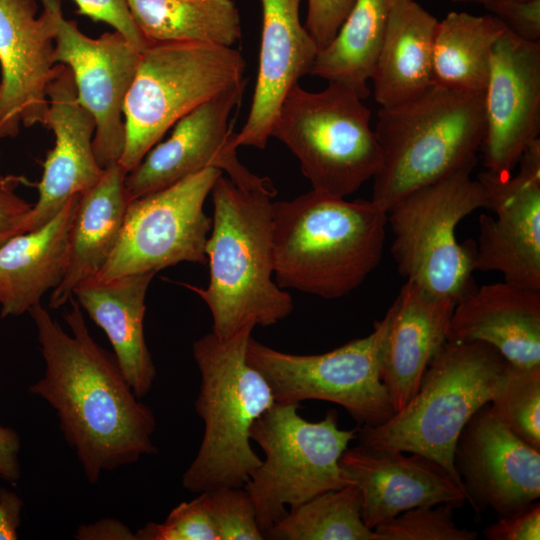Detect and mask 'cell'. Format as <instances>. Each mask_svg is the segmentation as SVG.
<instances>
[{"instance_id":"4fadbf2b","label":"cell","mask_w":540,"mask_h":540,"mask_svg":"<svg viewBox=\"0 0 540 540\" xmlns=\"http://www.w3.org/2000/svg\"><path fill=\"white\" fill-rule=\"evenodd\" d=\"M246 85L244 78L177 121L170 136L154 145L137 166L126 173L127 201L166 188L208 167L225 172L242 188L271 184L269 178L253 174L239 161L234 133L229 131L231 112L241 100Z\"/></svg>"},{"instance_id":"83f0119b","label":"cell","mask_w":540,"mask_h":540,"mask_svg":"<svg viewBox=\"0 0 540 540\" xmlns=\"http://www.w3.org/2000/svg\"><path fill=\"white\" fill-rule=\"evenodd\" d=\"M149 43L197 42L232 47L241 35L232 0H127Z\"/></svg>"},{"instance_id":"9c48e42d","label":"cell","mask_w":540,"mask_h":540,"mask_svg":"<svg viewBox=\"0 0 540 540\" xmlns=\"http://www.w3.org/2000/svg\"><path fill=\"white\" fill-rule=\"evenodd\" d=\"M298 403H278L253 424L250 438L265 458L244 489L263 534L294 508L326 491L351 484L340 465L357 428L338 427L336 410L317 422L304 419Z\"/></svg>"},{"instance_id":"e0dca14e","label":"cell","mask_w":540,"mask_h":540,"mask_svg":"<svg viewBox=\"0 0 540 540\" xmlns=\"http://www.w3.org/2000/svg\"><path fill=\"white\" fill-rule=\"evenodd\" d=\"M486 170L510 176L530 142L540 133V42L520 39L507 29L494 44L484 90Z\"/></svg>"},{"instance_id":"cb8c5ba5","label":"cell","mask_w":540,"mask_h":540,"mask_svg":"<svg viewBox=\"0 0 540 540\" xmlns=\"http://www.w3.org/2000/svg\"><path fill=\"white\" fill-rule=\"evenodd\" d=\"M155 272L120 276L99 282L85 280L73 297L109 339L114 356L138 398L151 390L156 367L144 336L146 293Z\"/></svg>"},{"instance_id":"2e32d148","label":"cell","mask_w":540,"mask_h":540,"mask_svg":"<svg viewBox=\"0 0 540 540\" xmlns=\"http://www.w3.org/2000/svg\"><path fill=\"white\" fill-rule=\"evenodd\" d=\"M0 0V139L41 124L53 76L61 0Z\"/></svg>"},{"instance_id":"f35d334b","label":"cell","mask_w":540,"mask_h":540,"mask_svg":"<svg viewBox=\"0 0 540 540\" xmlns=\"http://www.w3.org/2000/svg\"><path fill=\"white\" fill-rule=\"evenodd\" d=\"M27 183L23 176L0 173V245L24 233V221L32 204L19 196L16 189Z\"/></svg>"},{"instance_id":"7402d4cb","label":"cell","mask_w":540,"mask_h":540,"mask_svg":"<svg viewBox=\"0 0 540 540\" xmlns=\"http://www.w3.org/2000/svg\"><path fill=\"white\" fill-rule=\"evenodd\" d=\"M455 305L406 280L386 312L380 379L395 412L416 394L427 366L446 342Z\"/></svg>"},{"instance_id":"f546056e","label":"cell","mask_w":540,"mask_h":540,"mask_svg":"<svg viewBox=\"0 0 540 540\" xmlns=\"http://www.w3.org/2000/svg\"><path fill=\"white\" fill-rule=\"evenodd\" d=\"M394 0H355L334 39L318 52L310 75L353 88L364 100Z\"/></svg>"},{"instance_id":"60d3db41","label":"cell","mask_w":540,"mask_h":540,"mask_svg":"<svg viewBox=\"0 0 540 540\" xmlns=\"http://www.w3.org/2000/svg\"><path fill=\"white\" fill-rule=\"evenodd\" d=\"M19 450L17 433L0 425V477L10 483H15L20 476Z\"/></svg>"},{"instance_id":"8fae6325","label":"cell","mask_w":540,"mask_h":540,"mask_svg":"<svg viewBox=\"0 0 540 540\" xmlns=\"http://www.w3.org/2000/svg\"><path fill=\"white\" fill-rule=\"evenodd\" d=\"M386 315L372 333L316 355L283 352L250 337L247 362L267 380L275 402L322 400L345 408L359 426H377L394 413L380 379Z\"/></svg>"},{"instance_id":"7a4b0ae2","label":"cell","mask_w":540,"mask_h":540,"mask_svg":"<svg viewBox=\"0 0 540 540\" xmlns=\"http://www.w3.org/2000/svg\"><path fill=\"white\" fill-rule=\"evenodd\" d=\"M273 184L246 189L222 174L211 194L212 227L206 244L209 283L184 284L207 305L212 333L228 339L246 327L287 318L293 299L274 278Z\"/></svg>"},{"instance_id":"6da1fadb","label":"cell","mask_w":540,"mask_h":540,"mask_svg":"<svg viewBox=\"0 0 540 540\" xmlns=\"http://www.w3.org/2000/svg\"><path fill=\"white\" fill-rule=\"evenodd\" d=\"M66 332L41 303L29 313L37 330L45 373L29 392L56 412L89 483L105 471L155 454L156 419L133 392L114 354L92 338L73 296Z\"/></svg>"},{"instance_id":"9a60e30c","label":"cell","mask_w":540,"mask_h":540,"mask_svg":"<svg viewBox=\"0 0 540 540\" xmlns=\"http://www.w3.org/2000/svg\"><path fill=\"white\" fill-rule=\"evenodd\" d=\"M54 40L55 62L69 67L78 100L95 120L93 150L99 165L117 163L125 142L124 102L141 51L115 30L97 38L85 35L63 11Z\"/></svg>"},{"instance_id":"44dd1931","label":"cell","mask_w":540,"mask_h":540,"mask_svg":"<svg viewBox=\"0 0 540 540\" xmlns=\"http://www.w3.org/2000/svg\"><path fill=\"white\" fill-rule=\"evenodd\" d=\"M302 0H260L262 30L257 80L247 120L234 134L235 147L265 149L273 123L289 90L310 74L318 54L302 25Z\"/></svg>"},{"instance_id":"ac0fdd59","label":"cell","mask_w":540,"mask_h":540,"mask_svg":"<svg viewBox=\"0 0 540 540\" xmlns=\"http://www.w3.org/2000/svg\"><path fill=\"white\" fill-rule=\"evenodd\" d=\"M454 464L478 513L508 515L540 497V450L493 418L488 403L464 426Z\"/></svg>"},{"instance_id":"1f68e13d","label":"cell","mask_w":540,"mask_h":540,"mask_svg":"<svg viewBox=\"0 0 540 540\" xmlns=\"http://www.w3.org/2000/svg\"><path fill=\"white\" fill-rule=\"evenodd\" d=\"M490 415L532 447L540 450V365L509 363L488 403Z\"/></svg>"},{"instance_id":"4dcf8cb0","label":"cell","mask_w":540,"mask_h":540,"mask_svg":"<svg viewBox=\"0 0 540 540\" xmlns=\"http://www.w3.org/2000/svg\"><path fill=\"white\" fill-rule=\"evenodd\" d=\"M270 540H379L362 518L358 487L348 484L290 508L264 532Z\"/></svg>"},{"instance_id":"484cf974","label":"cell","mask_w":540,"mask_h":540,"mask_svg":"<svg viewBox=\"0 0 540 540\" xmlns=\"http://www.w3.org/2000/svg\"><path fill=\"white\" fill-rule=\"evenodd\" d=\"M80 195L68 200L44 226L0 245L1 317L17 316L41 303L61 281L70 227Z\"/></svg>"},{"instance_id":"7bdbcfd3","label":"cell","mask_w":540,"mask_h":540,"mask_svg":"<svg viewBox=\"0 0 540 540\" xmlns=\"http://www.w3.org/2000/svg\"><path fill=\"white\" fill-rule=\"evenodd\" d=\"M21 509L22 500L16 493L0 489V540L17 539Z\"/></svg>"},{"instance_id":"d6a6232c","label":"cell","mask_w":540,"mask_h":540,"mask_svg":"<svg viewBox=\"0 0 540 540\" xmlns=\"http://www.w3.org/2000/svg\"><path fill=\"white\" fill-rule=\"evenodd\" d=\"M449 504L408 509L374 528L379 540H476L475 531L459 528Z\"/></svg>"},{"instance_id":"d590c367","label":"cell","mask_w":540,"mask_h":540,"mask_svg":"<svg viewBox=\"0 0 540 540\" xmlns=\"http://www.w3.org/2000/svg\"><path fill=\"white\" fill-rule=\"evenodd\" d=\"M77 13L94 21L104 22L125 36L142 51L149 42L139 31L127 0H73Z\"/></svg>"},{"instance_id":"8992f818","label":"cell","mask_w":540,"mask_h":540,"mask_svg":"<svg viewBox=\"0 0 540 540\" xmlns=\"http://www.w3.org/2000/svg\"><path fill=\"white\" fill-rule=\"evenodd\" d=\"M508 365L490 344L446 340L401 410L377 426L357 428L359 444L424 455L465 489L454 464L456 443L470 418L491 401Z\"/></svg>"},{"instance_id":"836d02e7","label":"cell","mask_w":540,"mask_h":540,"mask_svg":"<svg viewBox=\"0 0 540 540\" xmlns=\"http://www.w3.org/2000/svg\"><path fill=\"white\" fill-rule=\"evenodd\" d=\"M136 540H219L207 491L174 507L162 523L148 522Z\"/></svg>"},{"instance_id":"4316f807","label":"cell","mask_w":540,"mask_h":540,"mask_svg":"<svg viewBox=\"0 0 540 540\" xmlns=\"http://www.w3.org/2000/svg\"><path fill=\"white\" fill-rule=\"evenodd\" d=\"M125 175L120 164L113 163L104 168L94 186L80 195L68 236L65 271L52 290L51 308L67 303L74 289L94 277L112 253L128 204Z\"/></svg>"},{"instance_id":"f6af8a7d","label":"cell","mask_w":540,"mask_h":540,"mask_svg":"<svg viewBox=\"0 0 540 540\" xmlns=\"http://www.w3.org/2000/svg\"><path fill=\"white\" fill-rule=\"evenodd\" d=\"M453 1H457V2L475 1V2H480L481 4H483L486 0H453Z\"/></svg>"},{"instance_id":"3957f363","label":"cell","mask_w":540,"mask_h":540,"mask_svg":"<svg viewBox=\"0 0 540 540\" xmlns=\"http://www.w3.org/2000/svg\"><path fill=\"white\" fill-rule=\"evenodd\" d=\"M387 211L371 200L316 191L274 202V278L283 289L336 299L357 289L378 266Z\"/></svg>"},{"instance_id":"d6986e66","label":"cell","mask_w":540,"mask_h":540,"mask_svg":"<svg viewBox=\"0 0 540 540\" xmlns=\"http://www.w3.org/2000/svg\"><path fill=\"white\" fill-rule=\"evenodd\" d=\"M47 97L42 125L52 130L55 143L43 164L38 200L25 218L24 233L48 223L69 199L94 186L104 172L93 150L95 120L79 102L66 65L56 64Z\"/></svg>"},{"instance_id":"52a82bcc","label":"cell","mask_w":540,"mask_h":540,"mask_svg":"<svg viewBox=\"0 0 540 540\" xmlns=\"http://www.w3.org/2000/svg\"><path fill=\"white\" fill-rule=\"evenodd\" d=\"M370 118L363 99L345 84L328 82L319 92L296 84L280 107L271 137L295 155L313 191L346 198L382 163Z\"/></svg>"},{"instance_id":"f1b7e54d","label":"cell","mask_w":540,"mask_h":540,"mask_svg":"<svg viewBox=\"0 0 540 540\" xmlns=\"http://www.w3.org/2000/svg\"><path fill=\"white\" fill-rule=\"evenodd\" d=\"M505 30L493 15L448 13L438 21L434 37V84L451 89L484 91L492 48Z\"/></svg>"},{"instance_id":"5b68a950","label":"cell","mask_w":540,"mask_h":540,"mask_svg":"<svg viewBox=\"0 0 540 540\" xmlns=\"http://www.w3.org/2000/svg\"><path fill=\"white\" fill-rule=\"evenodd\" d=\"M374 131L382 163L371 201L388 211L410 191L475 167L485 136L484 91L434 85L408 103L380 108Z\"/></svg>"},{"instance_id":"5bb4252c","label":"cell","mask_w":540,"mask_h":540,"mask_svg":"<svg viewBox=\"0 0 540 540\" xmlns=\"http://www.w3.org/2000/svg\"><path fill=\"white\" fill-rule=\"evenodd\" d=\"M518 174L478 175L495 216L479 217L474 269L496 271L504 281L540 291V139L524 149Z\"/></svg>"},{"instance_id":"ba28073f","label":"cell","mask_w":540,"mask_h":540,"mask_svg":"<svg viewBox=\"0 0 540 540\" xmlns=\"http://www.w3.org/2000/svg\"><path fill=\"white\" fill-rule=\"evenodd\" d=\"M246 62L232 48L197 42L149 43L140 53L123 116L118 161L128 173L177 121L244 79Z\"/></svg>"},{"instance_id":"277c9868","label":"cell","mask_w":540,"mask_h":540,"mask_svg":"<svg viewBox=\"0 0 540 540\" xmlns=\"http://www.w3.org/2000/svg\"><path fill=\"white\" fill-rule=\"evenodd\" d=\"M254 328L228 339L212 332L192 345L201 384L194 402L204 424L198 452L182 476L191 493L243 487L262 459L251 446L253 424L274 404L264 376L246 360Z\"/></svg>"},{"instance_id":"d4e9b609","label":"cell","mask_w":540,"mask_h":540,"mask_svg":"<svg viewBox=\"0 0 540 540\" xmlns=\"http://www.w3.org/2000/svg\"><path fill=\"white\" fill-rule=\"evenodd\" d=\"M438 21L416 0H394L370 79L380 108L408 103L435 85L432 55Z\"/></svg>"},{"instance_id":"603a6c76","label":"cell","mask_w":540,"mask_h":540,"mask_svg":"<svg viewBox=\"0 0 540 540\" xmlns=\"http://www.w3.org/2000/svg\"><path fill=\"white\" fill-rule=\"evenodd\" d=\"M447 341H481L512 365H540V291L504 281L475 288L457 301Z\"/></svg>"},{"instance_id":"ffe728a7","label":"cell","mask_w":540,"mask_h":540,"mask_svg":"<svg viewBox=\"0 0 540 540\" xmlns=\"http://www.w3.org/2000/svg\"><path fill=\"white\" fill-rule=\"evenodd\" d=\"M347 480L362 497V518L374 530L398 514L423 505L461 507L467 493L447 470L424 455L358 444L340 459Z\"/></svg>"},{"instance_id":"7c38bea8","label":"cell","mask_w":540,"mask_h":540,"mask_svg":"<svg viewBox=\"0 0 540 540\" xmlns=\"http://www.w3.org/2000/svg\"><path fill=\"white\" fill-rule=\"evenodd\" d=\"M221 174L208 167L128 202L116 245L92 279L157 273L182 262L204 264L212 227L204 203Z\"/></svg>"},{"instance_id":"b9f144b4","label":"cell","mask_w":540,"mask_h":540,"mask_svg":"<svg viewBox=\"0 0 540 540\" xmlns=\"http://www.w3.org/2000/svg\"><path fill=\"white\" fill-rule=\"evenodd\" d=\"M75 538L79 540H136L135 532L115 519H102L78 528Z\"/></svg>"},{"instance_id":"30bf717a","label":"cell","mask_w":540,"mask_h":540,"mask_svg":"<svg viewBox=\"0 0 540 540\" xmlns=\"http://www.w3.org/2000/svg\"><path fill=\"white\" fill-rule=\"evenodd\" d=\"M474 167L460 169L410 191L387 211L393 233L391 254L398 272L423 289L456 303L476 287L475 243H458L456 228L475 210L486 207Z\"/></svg>"},{"instance_id":"e575fe53","label":"cell","mask_w":540,"mask_h":540,"mask_svg":"<svg viewBox=\"0 0 540 540\" xmlns=\"http://www.w3.org/2000/svg\"><path fill=\"white\" fill-rule=\"evenodd\" d=\"M207 492L219 540L265 539L244 487H222Z\"/></svg>"},{"instance_id":"ee69618b","label":"cell","mask_w":540,"mask_h":540,"mask_svg":"<svg viewBox=\"0 0 540 540\" xmlns=\"http://www.w3.org/2000/svg\"><path fill=\"white\" fill-rule=\"evenodd\" d=\"M489 1H506V2H526L531 0H486L483 4L489 2Z\"/></svg>"},{"instance_id":"ab89813d","label":"cell","mask_w":540,"mask_h":540,"mask_svg":"<svg viewBox=\"0 0 540 540\" xmlns=\"http://www.w3.org/2000/svg\"><path fill=\"white\" fill-rule=\"evenodd\" d=\"M488 540H539L540 504L527 506L501 518L483 531Z\"/></svg>"},{"instance_id":"8d00e7d4","label":"cell","mask_w":540,"mask_h":540,"mask_svg":"<svg viewBox=\"0 0 540 540\" xmlns=\"http://www.w3.org/2000/svg\"><path fill=\"white\" fill-rule=\"evenodd\" d=\"M355 0H308L305 28L321 51L336 36Z\"/></svg>"},{"instance_id":"74e56055","label":"cell","mask_w":540,"mask_h":540,"mask_svg":"<svg viewBox=\"0 0 540 540\" xmlns=\"http://www.w3.org/2000/svg\"><path fill=\"white\" fill-rule=\"evenodd\" d=\"M483 5L515 36L529 42H540V0L489 1Z\"/></svg>"}]
</instances>
